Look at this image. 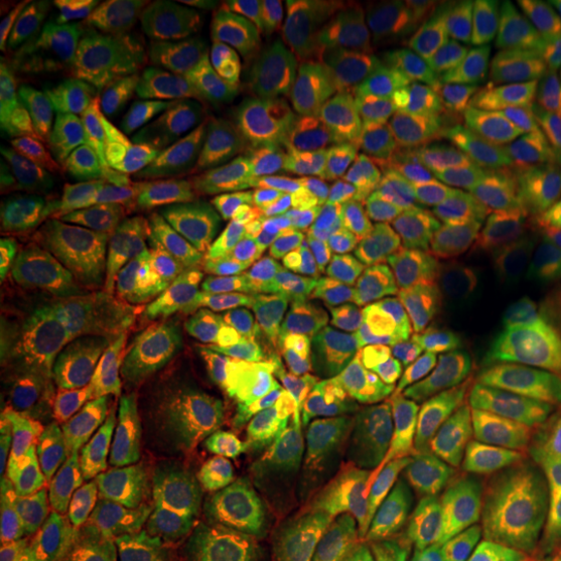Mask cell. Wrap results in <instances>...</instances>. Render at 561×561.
Returning <instances> with one entry per match:
<instances>
[{
  "mask_svg": "<svg viewBox=\"0 0 561 561\" xmlns=\"http://www.w3.org/2000/svg\"><path fill=\"white\" fill-rule=\"evenodd\" d=\"M362 153L359 117L331 91L227 79L203 96L180 182L257 227L301 195L343 185Z\"/></svg>",
  "mask_w": 561,
  "mask_h": 561,
  "instance_id": "1",
  "label": "cell"
},
{
  "mask_svg": "<svg viewBox=\"0 0 561 561\" xmlns=\"http://www.w3.org/2000/svg\"><path fill=\"white\" fill-rule=\"evenodd\" d=\"M206 83V62L193 55L159 62L121 55L91 96L50 123L45 159L76 182L180 178Z\"/></svg>",
  "mask_w": 561,
  "mask_h": 561,
  "instance_id": "2",
  "label": "cell"
},
{
  "mask_svg": "<svg viewBox=\"0 0 561 561\" xmlns=\"http://www.w3.org/2000/svg\"><path fill=\"white\" fill-rule=\"evenodd\" d=\"M510 294L507 263L494 250H437L388 301L343 328L331 354L369 362L403 380L496 318Z\"/></svg>",
  "mask_w": 561,
  "mask_h": 561,
  "instance_id": "3",
  "label": "cell"
},
{
  "mask_svg": "<svg viewBox=\"0 0 561 561\" xmlns=\"http://www.w3.org/2000/svg\"><path fill=\"white\" fill-rule=\"evenodd\" d=\"M348 50L356 79L390 104L462 100L504 68V42L489 24L419 0L375 5Z\"/></svg>",
  "mask_w": 561,
  "mask_h": 561,
  "instance_id": "4",
  "label": "cell"
},
{
  "mask_svg": "<svg viewBox=\"0 0 561 561\" xmlns=\"http://www.w3.org/2000/svg\"><path fill=\"white\" fill-rule=\"evenodd\" d=\"M520 301L512 299L458 346L411 371L375 413L339 434L341 447L398 450L430 445L489 421L517 331Z\"/></svg>",
  "mask_w": 561,
  "mask_h": 561,
  "instance_id": "5",
  "label": "cell"
},
{
  "mask_svg": "<svg viewBox=\"0 0 561 561\" xmlns=\"http://www.w3.org/2000/svg\"><path fill=\"white\" fill-rule=\"evenodd\" d=\"M263 325V396L271 416L291 430L325 437L348 432L398 388V377L369 362L335 359L255 284Z\"/></svg>",
  "mask_w": 561,
  "mask_h": 561,
  "instance_id": "6",
  "label": "cell"
},
{
  "mask_svg": "<svg viewBox=\"0 0 561 561\" xmlns=\"http://www.w3.org/2000/svg\"><path fill=\"white\" fill-rule=\"evenodd\" d=\"M520 136L517 110L500 94L437 104H377L371 146L385 167L462 191Z\"/></svg>",
  "mask_w": 561,
  "mask_h": 561,
  "instance_id": "7",
  "label": "cell"
},
{
  "mask_svg": "<svg viewBox=\"0 0 561 561\" xmlns=\"http://www.w3.org/2000/svg\"><path fill=\"white\" fill-rule=\"evenodd\" d=\"M341 234L351 248L437 252L486 248L510 252L479 208L453 187L416 174L369 167L348 191Z\"/></svg>",
  "mask_w": 561,
  "mask_h": 561,
  "instance_id": "8",
  "label": "cell"
},
{
  "mask_svg": "<svg viewBox=\"0 0 561 561\" xmlns=\"http://www.w3.org/2000/svg\"><path fill=\"white\" fill-rule=\"evenodd\" d=\"M371 9L362 0H268L248 9L216 55L263 87L312 89Z\"/></svg>",
  "mask_w": 561,
  "mask_h": 561,
  "instance_id": "9",
  "label": "cell"
},
{
  "mask_svg": "<svg viewBox=\"0 0 561 561\" xmlns=\"http://www.w3.org/2000/svg\"><path fill=\"white\" fill-rule=\"evenodd\" d=\"M159 424L201 455L263 453L265 458L320 466L333 460L320 437L263 419L240 377L224 362H208L182 377L157 409Z\"/></svg>",
  "mask_w": 561,
  "mask_h": 561,
  "instance_id": "10",
  "label": "cell"
},
{
  "mask_svg": "<svg viewBox=\"0 0 561 561\" xmlns=\"http://www.w3.org/2000/svg\"><path fill=\"white\" fill-rule=\"evenodd\" d=\"M491 483L476 450L401 447L354 453V468L341 502V523L377 525L392 517L471 507L489 502Z\"/></svg>",
  "mask_w": 561,
  "mask_h": 561,
  "instance_id": "11",
  "label": "cell"
},
{
  "mask_svg": "<svg viewBox=\"0 0 561 561\" xmlns=\"http://www.w3.org/2000/svg\"><path fill=\"white\" fill-rule=\"evenodd\" d=\"M0 377L37 445L39 476L107 489L133 473L136 445L128 432L70 401L30 369L3 367Z\"/></svg>",
  "mask_w": 561,
  "mask_h": 561,
  "instance_id": "12",
  "label": "cell"
},
{
  "mask_svg": "<svg viewBox=\"0 0 561 561\" xmlns=\"http://www.w3.org/2000/svg\"><path fill=\"white\" fill-rule=\"evenodd\" d=\"M125 543V502L107 489L47 483L21 491L3 510V561H102Z\"/></svg>",
  "mask_w": 561,
  "mask_h": 561,
  "instance_id": "13",
  "label": "cell"
},
{
  "mask_svg": "<svg viewBox=\"0 0 561 561\" xmlns=\"http://www.w3.org/2000/svg\"><path fill=\"white\" fill-rule=\"evenodd\" d=\"M144 284L206 286L244 237L240 221L214 203L172 195L128 221L112 224Z\"/></svg>",
  "mask_w": 561,
  "mask_h": 561,
  "instance_id": "14",
  "label": "cell"
},
{
  "mask_svg": "<svg viewBox=\"0 0 561 561\" xmlns=\"http://www.w3.org/2000/svg\"><path fill=\"white\" fill-rule=\"evenodd\" d=\"M121 362L140 403L157 411L182 377L219 362L203 297L187 286L140 284Z\"/></svg>",
  "mask_w": 561,
  "mask_h": 561,
  "instance_id": "15",
  "label": "cell"
},
{
  "mask_svg": "<svg viewBox=\"0 0 561 561\" xmlns=\"http://www.w3.org/2000/svg\"><path fill=\"white\" fill-rule=\"evenodd\" d=\"M47 250L73 280L83 318L102 354L121 356L133 320L136 271L128 252L107 229L76 214L47 216Z\"/></svg>",
  "mask_w": 561,
  "mask_h": 561,
  "instance_id": "16",
  "label": "cell"
},
{
  "mask_svg": "<svg viewBox=\"0 0 561 561\" xmlns=\"http://www.w3.org/2000/svg\"><path fill=\"white\" fill-rule=\"evenodd\" d=\"M398 533L424 561H549L553 543L533 512L510 502L426 512Z\"/></svg>",
  "mask_w": 561,
  "mask_h": 561,
  "instance_id": "17",
  "label": "cell"
},
{
  "mask_svg": "<svg viewBox=\"0 0 561 561\" xmlns=\"http://www.w3.org/2000/svg\"><path fill=\"white\" fill-rule=\"evenodd\" d=\"M265 460L263 453L198 455L164 460L149 500L125 502L128 543L151 549L161 538L219 517L224 502Z\"/></svg>",
  "mask_w": 561,
  "mask_h": 561,
  "instance_id": "18",
  "label": "cell"
},
{
  "mask_svg": "<svg viewBox=\"0 0 561 561\" xmlns=\"http://www.w3.org/2000/svg\"><path fill=\"white\" fill-rule=\"evenodd\" d=\"M460 193L479 208L507 250L533 261L561 257V201L530 167L520 136Z\"/></svg>",
  "mask_w": 561,
  "mask_h": 561,
  "instance_id": "19",
  "label": "cell"
},
{
  "mask_svg": "<svg viewBox=\"0 0 561 561\" xmlns=\"http://www.w3.org/2000/svg\"><path fill=\"white\" fill-rule=\"evenodd\" d=\"M121 24V3L76 5L42 47L19 104L21 121L39 123L62 104L79 100L81 91L96 79Z\"/></svg>",
  "mask_w": 561,
  "mask_h": 561,
  "instance_id": "20",
  "label": "cell"
},
{
  "mask_svg": "<svg viewBox=\"0 0 561 561\" xmlns=\"http://www.w3.org/2000/svg\"><path fill=\"white\" fill-rule=\"evenodd\" d=\"M561 411V299L520 301L512 354L489 424L520 426Z\"/></svg>",
  "mask_w": 561,
  "mask_h": 561,
  "instance_id": "21",
  "label": "cell"
},
{
  "mask_svg": "<svg viewBox=\"0 0 561 561\" xmlns=\"http://www.w3.org/2000/svg\"><path fill=\"white\" fill-rule=\"evenodd\" d=\"M320 533L305 512L244 510L172 533L151 551L180 561H299Z\"/></svg>",
  "mask_w": 561,
  "mask_h": 561,
  "instance_id": "22",
  "label": "cell"
},
{
  "mask_svg": "<svg viewBox=\"0 0 561 561\" xmlns=\"http://www.w3.org/2000/svg\"><path fill=\"white\" fill-rule=\"evenodd\" d=\"M346 201L348 187L335 185L301 195L257 224L250 240V265L265 294L291 289L310 271L314 257L341 231Z\"/></svg>",
  "mask_w": 561,
  "mask_h": 561,
  "instance_id": "23",
  "label": "cell"
},
{
  "mask_svg": "<svg viewBox=\"0 0 561 561\" xmlns=\"http://www.w3.org/2000/svg\"><path fill=\"white\" fill-rule=\"evenodd\" d=\"M434 252L356 250L339 252L325 265L318 284L307 294L301 320L314 339L351 325L354 318L375 310L377 299L396 286L409 284L432 261Z\"/></svg>",
  "mask_w": 561,
  "mask_h": 561,
  "instance_id": "24",
  "label": "cell"
},
{
  "mask_svg": "<svg viewBox=\"0 0 561 561\" xmlns=\"http://www.w3.org/2000/svg\"><path fill=\"white\" fill-rule=\"evenodd\" d=\"M255 276L250 265V242L237 244L227 265L203 286L219 362L240 377L252 405L263 419H273L263 396V325L255 307Z\"/></svg>",
  "mask_w": 561,
  "mask_h": 561,
  "instance_id": "25",
  "label": "cell"
},
{
  "mask_svg": "<svg viewBox=\"0 0 561 561\" xmlns=\"http://www.w3.org/2000/svg\"><path fill=\"white\" fill-rule=\"evenodd\" d=\"M26 362L42 382L76 401L96 416L125 432H144L153 426V416L136 398L128 382L112 369L107 354L81 343H47L34 346Z\"/></svg>",
  "mask_w": 561,
  "mask_h": 561,
  "instance_id": "26",
  "label": "cell"
},
{
  "mask_svg": "<svg viewBox=\"0 0 561 561\" xmlns=\"http://www.w3.org/2000/svg\"><path fill=\"white\" fill-rule=\"evenodd\" d=\"M351 468L354 455H343L320 466H294L265 458L224 502L219 517L244 510H297L310 515L325 533L331 525L341 523V502Z\"/></svg>",
  "mask_w": 561,
  "mask_h": 561,
  "instance_id": "27",
  "label": "cell"
},
{
  "mask_svg": "<svg viewBox=\"0 0 561 561\" xmlns=\"http://www.w3.org/2000/svg\"><path fill=\"white\" fill-rule=\"evenodd\" d=\"M50 257L39 198L19 159H0V312L9 314Z\"/></svg>",
  "mask_w": 561,
  "mask_h": 561,
  "instance_id": "28",
  "label": "cell"
},
{
  "mask_svg": "<svg viewBox=\"0 0 561 561\" xmlns=\"http://www.w3.org/2000/svg\"><path fill=\"white\" fill-rule=\"evenodd\" d=\"M248 9L242 0H138L136 11L149 30L138 58L159 62L185 50L219 47Z\"/></svg>",
  "mask_w": 561,
  "mask_h": 561,
  "instance_id": "29",
  "label": "cell"
},
{
  "mask_svg": "<svg viewBox=\"0 0 561 561\" xmlns=\"http://www.w3.org/2000/svg\"><path fill=\"white\" fill-rule=\"evenodd\" d=\"M3 325L19 339L39 343H81V346H96L87 318H83L79 294L73 280L60 268V263L50 255L42 271L34 276L30 289L19 299L9 314H3Z\"/></svg>",
  "mask_w": 561,
  "mask_h": 561,
  "instance_id": "30",
  "label": "cell"
},
{
  "mask_svg": "<svg viewBox=\"0 0 561 561\" xmlns=\"http://www.w3.org/2000/svg\"><path fill=\"white\" fill-rule=\"evenodd\" d=\"M491 486H557L561 483V411L512 426L476 450Z\"/></svg>",
  "mask_w": 561,
  "mask_h": 561,
  "instance_id": "31",
  "label": "cell"
},
{
  "mask_svg": "<svg viewBox=\"0 0 561 561\" xmlns=\"http://www.w3.org/2000/svg\"><path fill=\"white\" fill-rule=\"evenodd\" d=\"M76 9V3L70 0H60V3L47 5L45 11H39L26 30L19 34L16 39L5 47L3 60H0V123L5 128H11L16 123L21 96H24L26 81H30L37 58L45 47V42L50 39V34L58 30V24Z\"/></svg>",
  "mask_w": 561,
  "mask_h": 561,
  "instance_id": "32",
  "label": "cell"
},
{
  "mask_svg": "<svg viewBox=\"0 0 561 561\" xmlns=\"http://www.w3.org/2000/svg\"><path fill=\"white\" fill-rule=\"evenodd\" d=\"M528 91L533 104H549L561 110V24H549L533 39L528 60Z\"/></svg>",
  "mask_w": 561,
  "mask_h": 561,
  "instance_id": "33",
  "label": "cell"
},
{
  "mask_svg": "<svg viewBox=\"0 0 561 561\" xmlns=\"http://www.w3.org/2000/svg\"><path fill=\"white\" fill-rule=\"evenodd\" d=\"M39 476V453L19 405L3 403V479Z\"/></svg>",
  "mask_w": 561,
  "mask_h": 561,
  "instance_id": "34",
  "label": "cell"
},
{
  "mask_svg": "<svg viewBox=\"0 0 561 561\" xmlns=\"http://www.w3.org/2000/svg\"><path fill=\"white\" fill-rule=\"evenodd\" d=\"M523 146L536 174L549 170L561 157V110L549 104H533Z\"/></svg>",
  "mask_w": 561,
  "mask_h": 561,
  "instance_id": "35",
  "label": "cell"
},
{
  "mask_svg": "<svg viewBox=\"0 0 561 561\" xmlns=\"http://www.w3.org/2000/svg\"><path fill=\"white\" fill-rule=\"evenodd\" d=\"M447 9L466 11L468 16H483L502 24H533L543 16V3H530V0H453Z\"/></svg>",
  "mask_w": 561,
  "mask_h": 561,
  "instance_id": "36",
  "label": "cell"
},
{
  "mask_svg": "<svg viewBox=\"0 0 561 561\" xmlns=\"http://www.w3.org/2000/svg\"><path fill=\"white\" fill-rule=\"evenodd\" d=\"M528 507L533 512V517L541 523V528L549 533L553 546L561 549V483L538 491Z\"/></svg>",
  "mask_w": 561,
  "mask_h": 561,
  "instance_id": "37",
  "label": "cell"
},
{
  "mask_svg": "<svg viewBox=\"0 0 561 561\" xmlns=\"http://www.w3.org/2000/svg\"><path fill=\"white\" fill-rule=\"evenodd\" d=\"M299 561H375L371 559V549H364L356 541H333L312 546Z\"/></svg>",
  "mask_w": 561,
  "mask_h": 561,
  "instance_id": "38",
  "label": "cell"
},
{
  "mask_svg": "<svg viewBox=\"0 0 561 561\" xmlns=\"http://www.w3.org/2000/svg\"><path fill=\"white\" fill-rule=\"evenodd\" d=\"M371 559L375 561H424L416 551L411 549L409 543L403 541L401 533L385 530L375 538V546H371Z\"/></svg>",
  "mask_w": 561,
  "mask_h": 561,
  "instance_id": "39",
  "label": "cell"
},
{
  "mask_svg": "<svg viewBox=\"0 0 561 561\" xmlns=\"http://www.w3.org/2000/svg\"><path fill=\"white\" fill-rule=\"evenodd\" d=\"M107 561H180V559L161 557V553L151 549H140V546H123V549H117Z\"/></svg>",
  "mask_w": 561,
  "mask_h": 561,
  "instance_id": "40",
  "label": "cell"
},
{
  "mask_svg": "<svg viewBox=\"0 0 561 561\" xmlns=\"http://www.w3.org/2000/svg\"><path fill=\"white\" fill-rule=\"evenodd\" d=\"M538 178H541L543 185L549 187V191L561 201V157L553 161L549 170H543L541 174H538Z\"/></svg>",
  "mask_w": 561,
  "mask_h": 561,
  "instance_id": "41",
  "label": "cell"
},
{
  "mask_svg": "<svg viewBox=\"0 0 561 561\" xmlns=\"http://www.w3.org/2000/svg\"><path fill=\"white\" fill-rule=\"evenodd\" d=\"M551 19H553V21H559V24H561V3L557 5V11L551 13Z\"/></svg>",
  "mask_w": 561,
  "mask_h": 561,
  "instance_id": "42",
  "label": "cell"
}]
</instances>
